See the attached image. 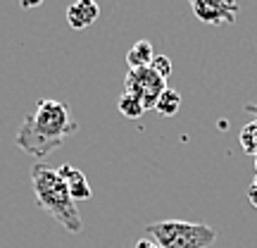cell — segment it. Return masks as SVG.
<instances>
[{"label":"cell","instance_id":"1","mask_svg":"<svg viewBox=\"0 0 257 248\" xmlns=\"http://www.w3.org/2000/svg\"><path fill=\"white\" fill-rule=\"evenodd\" d=\"M76 131H79V124L74 122L67 105L53 98H43L36 105V110L24 117L15 136V143L27 155L46 157Z\"/></svg>","mask_w":257,"mask_h":248},{"label":"cell","instance_id":"2","mask_svg":"<svg viewBox=\"0 0 257 248\" xmlns=\"http://www.w3.org/2000/svg\"><path fill=\"white\" fill-rule=\"evenodd\" d=\"M31 186H34V196L41 210H46L57 224H62L69 234H79L83 229V220L76 203L69 196V189L60 177V170L46 165H34L31 170Z\"/></svg>","mask_w":257,"mask_h":248},{"label":"cell","instance_id":"3","mask_svg":"<svg viewBox=\"0 0 257 248\" xmlns=\"http://www.w3.org/2000/svg\"><path fill=\"white\" fill-rule=\"evenodd\" d=\"M146 236L160 248H210L217 241V229L200 222L165 220L148 224Z\"/></svg>","mask_w":257,"mask_h":248},{"label":"cell","instance_id":"4","mask_svg":"<svg viewBox=\"0 0 257 248\" xmlns=\"http://www.w3.org/2000/svg\"><path fill=\"white\" fill-rule=\"evenodd\" d=\"M165 89H167V81L162 76H157L150 67L128 69L126 79H124V91L138 96L143 101V105H146V110H155V103Z\"/></svg>","mask_w":257,"mask_h":248},{"label":"cell","instance_id":"5","mask_svg":"<svg viewBox=\"0 0 257 248\" xmlns=\"http://www.w3.org/2000/svg\"><path fill=\"white\" fill-rule=\"evenodd\" d=\"M191 10L202 24H212V27L233 24L240 12L238 5L229 3V0H193Z\"/></svg>","mask_w":257,"mask_h":248},{"label":"cell","instance_id":"6","mask_svg":"<svg viewBox=\"0 0 257 248\" xmlns=\"http://www.w3.org/2000/svg\"><path fill=\"white\" fill-rule=\"evenodd\" d=\"M60 170V177L64 179V184L69 189V196H72V201H91L93 198V191H91V184H88V179L83 175L79 167H72V165H62L57 167Z\"/></svg>","mask_w":257,"mask_h":248},{"label":"cell","instance_id":"7","mask_svg":"<svg viewBox=\"0 0 257 248\" xmlns=\"http://www.w3.org/2000/svg\"><path fill=\"white\" fill-rule=\"evenodd\" d=\"M98 15H100V8L93 0H79V3H72L67 8V22H69L72 29L91 27V24H95Z\"/></svg>","mask_w":257,"mask_h":248},{"label":"cell","instance_id":"8","mask_svg":"<svg viewBox=\"0 0 257 248\" xmlns=\"http://www.w3.org/2000/svg\"><path fill=\"white\" fill-rule=\"evenodd\" d=\"M153 60H155V48H153L150 41H136L126 53L128 69H143V67H150Z\"/></svg>","mask_w":257,"mask_h":248},{"label":"cell","instance_id":"9","mask_svg":"<svg viewBox=\"0 0 257 248\" xmlns=\"http://www.w3.org/2000/svg\"><path fill=\"white\" fill-rule=\"evenodd\" d=\"M179 110H181V96H179V91H174V89L167 86L165 91H162V96H160L155 103V112L162 115V117H174Z\"/></svg>","mask_w":257,"mask_h":248},{"label":"cell","instance_id":"10","mask_svg":"<svg viewBox=\"0 0 257 248\" xmlns=\"http://www.w3.org/2000/svg\"><path fill=\"white\" fill-rule=\"evenodd\" d=\"M117 108H119V112L126 117V120H138L143 112H146V105H143V101L138 98V96H134V93L124 91L119 96V101H117Z\"/></svg>","mask_w":257,"mask_h":248},{"label":"cell","instance_id":"11","mask_svg":"<svg viewBox=\"0 0 257 248\" xmlns=\"http://www.w3.org/2000/svg\"><path fill=\"white\" fill-rule=\"evenodd\" d=\"M240 148L248 155L257 157V120L248 122L245 127L240 129Z\"/></svg>","mask_w":257,"mask_h":248},{"label":"cell","instance_id":"12","mask_svg":"<svg viewBox=\"0 0 257 248\" xmlns=\"http://www.w3.org/2000/svg\"><path fill=\"white\" fill-rule=\"evenodd\" d=\"M150 69L167 81V79L172 76V60H169L167 55H155V60L150 62Z\"/></svg>","mask_w":257,"mask_h":248},{"label":"cell","instance_id":"13","mask_svg":"<svg viewBox=\"0 0 257 248\" xmlns=\"http://www.w3.org/2000/svg\"><path fill=\"white\" fill-rule=\"evenodd\" d=\"M248 201H250V205H252V208H257V182H252V184H250V189H248Z\"/></svg>","mask_w":257,"mask_h":248},{"label":"cell","instance_id":"14","mask_svg":"<svg viewBox=\"0 0 257 248\" xmlns=\"http://www.w3.org/2000/svg\"><path fill=\"white\" fill-rule=\"evenodd\" d=\"M136 248H160V246H157V243L150 239V236H143V239L136 241Z\"/></svg>","mask_w":257,"mask_h":248},{"label":"cell","instance_id":"15","mask_svg":"<svg viewBox=\"0 0 257 248\" xmlns=\"http://www.w3.org/2000/svg\"><path fill=\"white\" fill-rule=\"evenodd\" d=\"M245 110H248L250 115H255V120H257V105H245Z\"/></svg>","mask_w":257,"mask_h":248},{"label":"cell","instance_id":"16","mask_svg":"<svg viewBox=\"0 0 257 248\" xmlns=\"http://www.w3.org/2000/svg\"><path fill=\"white\" fill-rule=\"evenodd\" d=\"M255 177H257V157H255Z\"/></svg>","mask_w":257,"mask_h":248},{"label":"cell","instance_id":"17","mask_svg":"<svg viewBox=\"0 0 257 248\" xmlns=\"http://www.w3.org/2000/svg\"><path fill=\"white\" fill-rule=\"evenodd\" d=\"M255 182H257V177H255Z\"/></svg>","mask_w":257,"mask_h":248}]
</instances>
